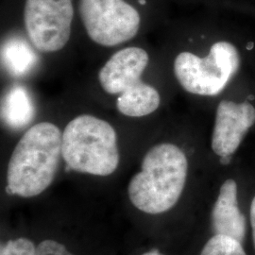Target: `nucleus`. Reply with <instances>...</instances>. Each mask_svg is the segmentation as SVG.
Instances as JSON below:
<instances>
[{"mask_svg": "<svg viewBox=\"0 0 255 255\" xmlns=\"http://www.w3.org/2000/svg\"><path fill=\"white\" fill-rule=\"evenodd\" d=\"M188 175V159L173 143H159L150 147L141 164V170L128 185L132 205L149 215L172 209L180 201Z\"/></svg>", "mask_w": 255, "mask_h": 255, "instance_id": "2", "label": "nucleus"}, {"mask_svg": "<svg viewBox=\"0 0 255 255\" xmlns=\"http://www.w3.org/2000/svg\"><path fill=\"white\" fill-rule=\"evenodd\" d=\"M78 13L88 37L104 47L132 40L142 25V15L128 0H78Z\"/></svg>", "mask_w": 255, "mask_h": 255, "instance_id": "6", "label": "nucleus"}, {"mask_svg": "<svg viewBox=\"0 0 255 255\" xmlns=\"http://www.w3.org/2000/svg\"><path fill=\"white\" fill-rule=\"evenodd\" d=\"M240 54L227 41H219L210 47L209 53L200 57L182 51L174 60V75L177 82L188 93L215 97L223 91L237 73Z\"/></svg>", "mask_w": 255, "mask_h": 255, "instance_id": "5", "label": "nucleus"}, {"mask_svg": "<svg viewBox=\"0 0 255 255\" xmlns=\"http://www.w3.org/2000/svg\"><path fill=\"white\" fill-rule=\"evenodd\" d=\"M211 228L214 235L232 237L245 244L248 221L238 199V184L235 179L222 182L211 211Z\"/></svg>", "mask_w": 255, "mask_h": 255, "instance_id": "9", "label": "nucleus"}, {"mask_svg": "<svg viewBox=\"0 0 255 255\" xmlns=\"http://www.w3.org/2000/svg\"><path fill=\"white\" fill-rule=\"evenodd\" d=\"M63 159L76 172L106 177L120 162L119 137L108 121L92 115H80L64 128Z\"/></svg>", "mask_w": 255, "mask_h": 255, "instance_id": "3", "label": "nucleus"}, {"mask_svg": "<svg viewBox=\"0 0 255 255\" xmlns=\"http://www.w3.org/2000/svg\"><path fill=\"white\" fill-rule=\"evenodd\" d=\"M249 226L251 231V237L252 243L255 251V195L251 201L250 210H249Z\"/></svg>", "mask_w": 255, "mask_h": 255, "instance_id": "14", "label": "nucleus"}, {"mask_svg": "<svg viewBox=\"0 0 255 255\" xmlns=\"http://www.w3.org/2000/svg\"><path fill=\"white\" fill-rule=\"evenodd\" d=\"M63 132L51 122L28 128L9 157L7 192L29 199L46 191L54 181L62 153Z\"/></svg>", "mask_w": 255, "mask_h": 255, "instance_id": "1", "label": "nucleus"}, {"mask_svg": "<svg viewBox=\"0 0 255 255\" xmlns=\"http://www.w3.org/2000/svg\"><path fill=\"white\" fill-rule=\"evenodd\" d=\"M148 63L144 48L128 46L112 55L99 72L102 90L118 97L117 109L124 117L144 118L160 107V93L142 80Z\"/></svg>", "mask_w": 255, "mask_h": 255, "instance_id": "4", "label": "nucleus"}, {"mask_svg": "<svg viewBox=\"0 0 255 255\" xmlns=\"http://www.w3.org/2000/svg\"><path fill=\"white\" fill-rule=\"evenodd\" d=\"M0 255H37V247L31 240L20 237L2 245Z\"/></svg>", "mask_w": 255, "mask_h": 255, "instance_id": "12", "label": "nucleus"}, {"mask_svg": "<svg viewBox=\"0 0 255 255\" xmlns=\"http://www.w3.org/2000/svg\"><path fill=\"white\" fill-rule=\"evenodd\" d=\"M143 255H164L162 254V253H160L158 250H151V251H149V252H147L146 254H144Z\"/></svg>", "mask_w": 255, "mask_h": 255, "instance_id": "15", "label": "nucleus"}, {"mask_svg": "<svg viewBox=\"0 0 255 255\" xmlns=\"http://www.w3.org/2000/svg\"><path fill=\"white\" fill-rule=\"evenodd\" d=\"M31 103L24 89L16 86L10 89L2 107V117L8 120L12 126H19L31 119Z\"/></svg>", "mask_w": 255, "mask_h": 255, "instance_id": "10", "label": "nucleus"}, {"mask_svg": "<svg viewBox=\"0 0 255 255\" xmlns=\"http://www.w3.org/2000/svg\"><path fill=\"white\" fill-rule=\"evenodd\" d=\"M73 0H25L23 21L31 45L42 53L62 50L72 33Z\"/></svg>", "mask_w": 255, "mask_h": 255, "instance_id": "7", "label": "nucleus"}, {"mask_svg": "<svg viewBox=\"0 0 255 255\" xmlns=\"http://www.w3.org/2000/svg\"><path fill=\"white\" fill-rule=\"evenodd\" d=\"M255 124V107L250 102L221 101L219 103L211 139V147L221 164L233 160L247 133Z\"/></svg>", "mask_w": 255, "mask_h": 255, "instance_id": "8", "label": "nucleus"}, {"mask_svg": "<svg viewBox=\"0 0 255 255\" xmlns=\"http://www.w3.org/2000/svg\"><path fill=\"white\" fill-rule=\"evenodd\" d=\"M37 255H74L67 248L53 239H46L37 246Z\"/></svg>", "mask_w": 255, "mask_h": 255, "instance_id": "13", "label": "nucleus"}, {"mask_svg": "<svg viewBox=\"0 0 255 255\" xmlns=\"http://www.w3.org/2000/svg\"><path fill=\"white\" fill-rule=\"evenodd\" d=\"M200 255H248L244 244L232 237L213 235L202 247Z\"/></svg>", "mask_w": 255, "mask_h": 255, "instance_id": "11", "label": "nucleus"}]
</instances>
